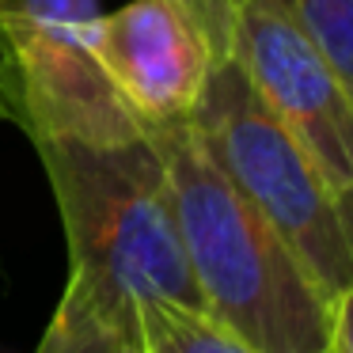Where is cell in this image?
<instances>
[{
	"label": "cell",
	"mask_w": 353,
	"mask_h": 353,
	"mask_svg": "<svg viewBox=\"0 0 353 353\" xmlns=\"http://www.w3.org/2000/svg\"><path fill=\"white\" fill-rule=\"evenodd\" d=\"M69 243V281L95 312L141 330L145 304L201 307L175 198L152 137L125 145L34 141Z\"/></svg>",
	"instance_id": "6da1fadb"
},
{
	"label": "cell",
	"mask_w": 353,
	"mask_h": 353,
	"mask_svg": "<svg viewBox=\"0 0 353 353\" xmlns=\"http://www.w3.org/2000/svg\"><path fill=\"white\" fill-rule=\"evenodd\" d=\"M95 61L137 122L160 130L194 114L216 54L183 0H130L99 16Z\"/></svg>",
	"instance_id": "8992f818"
},
{
	"label": "cell",
	"mask_w": 353,
	"mask_h": 353,
	"mask_svg": "<svg viewBox=\"0 0 353 353\" xmlns=\"http://www.w3.org/2000/svg\"><path fill=\"white\" fill-rule=\"evenodd\" d=\"M145 353H259L247 338L228 330L201 307L145 304L137 312Z\"/></svg>",
	"instance_id": "52a82bcc"
},
{
	"label": "cell",
	"mask_w": 353,
	"mask_h": 353,
	"mask_svg": "<svg viewBox=\"0 0 353 353\" xmlns=\"http://www.w3.org/2000/svg\"><path fill=\"white\" fill-rule=\"evenodd\" d=\"M99 0H0V114L34 141L145 137L95 61Z\"/></svg>",
	"instance_id": "277c9868"
},
{
	"label": "cell",
	"mask_w": 353,
	"mask_h": 353,
	"mask_svg": "<svg viewBox=\"0 0 353 353\" xmlns=\"http://www.w3.org/2000/svg\"><path fill=\"white\" fill-rule=\"evenodd\" d=\"M34 353H145V345L141 330L107 319L80 292L65 289Z\"/></svg>",
	"instance_id": "ba28073f"
},
{
	"label": "cell",
	"mask_w": 353,
	"mask_h": 353,
	"mask_svg": "<svg viewBox=\"0 0 353 353\" xmlns=\"http://www.w3.org/2000/svg\"><path fill=\"white\" fill-rule=\"evenodd\" d=\"M190 16L198 19V27L205 31L209 46H213L216 61L232 54V27H236V16L247 0H183Z\"/></svg>",
	"instance_id": "30bf717a"
},
{
	"label": "cell",
	"mask_w": 353,
	"mask_h": 353,
	"mask_svg": "<svg viewBox=\"0 0 353 353\" xmlns=\"http://www.w3.org/2000/svg\"><path fill=\"white\" fill-rule=\"evenodd\" d=\"M232 61L270 114L353 201V88L274 0H247L232 27Z\"/></svg>",
	"instance_id": "5b68a950"
},
{
	"label": "cell",
	"mask_w": 353,
	"mask_h": 353,
	"mask_svg": "<svg viewBox=\"0 0 353 353\" xmlns=\"http://www.w3.org/2000/svg\"><path fill=\"white\" fill-rule=\"evenodd\" d=\"M353 88V0H274Z\"/></svg>",
	"instance_id": "9c48e42d"
},
{
	"label": "cell",
	"mask_w": 353,
	"mask_h": 353,
	"mask_svg": "<svg viewBox=\"0 0 353 353\" xmlns=\"http://www.w3.org/2000/svg\"><path fill=\"white\" fill-rule=\"evenodd\" d=\"M330 353H353V285L334 296V327H330Z\"/></svg>",
	"instance_id": "8fae6325"
},
{
	"label": "cell",
	"mask_w": 353,
	"mask_h": 353,
	"mask_svg": "<svg viewBox=\"0 0 353 353\" xmlns=\"http://www.w3.org/2000/svg\"><path fill=\"white\" fill-rule=\"evenodd\" d=\"M209 160L281 232L307 274L334 300L353 285V201L330 186L319 163L270 114L232 57L213 65L186 118Z\"/></svg>",
	"instance_id": "3957f363"
},
{
	"label": "cell",
	"mask_w": 353,
	"mask_h": 353,
	"mask_svg": "<svg viewBox=\"0 0 353 353\" xmlns=\"http://www.w3.org/2000/svg\"><path fill=\"white\" fill-rule=\"evenodd\" d=\"M201 304L259 353H330L334 300L281 232L224 179L190 122L148 130Z\"/></svg>",
	"instance_id": "7a4b0ae2"
}]
</instances>
